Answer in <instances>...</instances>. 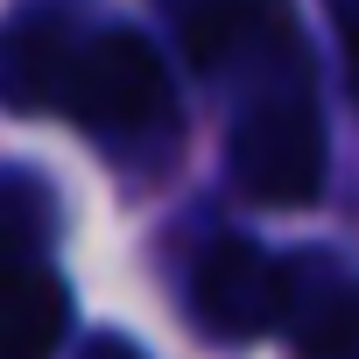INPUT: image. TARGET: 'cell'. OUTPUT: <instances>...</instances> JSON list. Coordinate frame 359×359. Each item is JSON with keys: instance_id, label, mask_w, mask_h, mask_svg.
<instances>
[{"instance_id": "obj_1", "label": "cell", "mask_w": 359, "mask_h": 359, "mask_svg": "<svg viewBox=\"0 0 359 359\" xmlns=\"http://www.w3.org/2000/svg\"><path fill=\"white\" fill-rule=\"evenodd\" d=\"M57 106H64L71 120H85V127L134 134V127L162 120V106H169V92H162V64H155V50H148L134 29H99L92 43L71 50Z\"/></svg>"}, {"instance_id": "obj_2", "label": "cell", "mask_w": 359, "mask_h": 359, "mask_svg": "<svg viewBox=\"0 0 359 359\" xmlns=\"http://www.w3.org/2000/svg\"><path fill=\"white\" fill-rule=\"evenodd\" d=\"M233 169L240 184L268 205H303L317 198V176H324V148H317V120L303 99H268L247 113L240 141H233Z\"/></svg>"}, {"instance_id": "obj_3", "label": "cell", "mask_w": 359, "mask_h": 359, "mask_svg": "<svg viewBox=\"0 0 359 359\" xmlns=\"http://www.w3.org/2000/svg\"><path fill=\"white\" fill-rule=\"evenodd\" d=\"M205 303H219V310L240 303V324H261V310L275 303V275H268V261H261L254 247L226 240V247L212 254V268H205Z\"/></svg>"}]
</instances>
